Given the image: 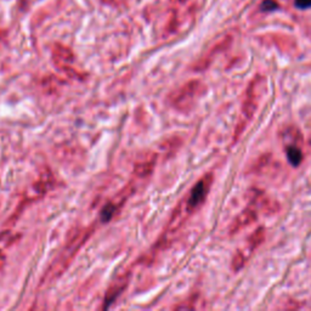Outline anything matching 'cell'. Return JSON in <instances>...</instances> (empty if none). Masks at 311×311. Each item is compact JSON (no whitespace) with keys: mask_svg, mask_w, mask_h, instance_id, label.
I'll return each mask as SVG.
<instances>
[{"mask_svg":"<svg viewBox=\"0 0 311 311\" xmlns=\"http://www.w3.org/2000/svg\"><path fill=\"white\" fill-rule=\"evenodd\" d=\"M280 210L278 203L274 202L264 191L259 189H252L248 192V203L239 214L233 219L229 227V235L233 236L241 232L245 227L254 224L259 219L260 213L274 215Z\"/></svg>","mask_w":311,"mask_h":311,"instance_id":"6da1fadb","label":"cell"},{"mask_svg":"<svg viewBox=\"0 0 311 311\" xmlns=\"http://www.w3.org/2000/svg\"><path fill=\"white\" fill-rule=\"evenodd\" d=\"M266 83L264 77L257 76L250 82L244 91L243 101H242L241 113L238 115V120L236 123L235 132L232 135V144L235 145L238 142L242 135L244 134L250 124L253 120L258 108H259L260 100H262L263 93L265 91Z\"/></svg>","mask_w":311,"mask_h":311,"instance_id":"7a4b0ae2","label":"cell"},{"mask_svg":"<svg viewBox=\"0 0 311 311\" xmlns=\"http://www.w3.org/2000/svg\"><path fill=\"white\" fill-rule=\"evenodd\" d=\"M207 87L197 79L190 81L177 88L169 95V102L174 108L180 112H189L196 106L201 97L206 94Z\"/></svg>","mask_w":311,"mask_h":311,"instance_id":"3957f363","label":"cell"},{"mask_svg":"<svg viewBox=\"0 0 311 311\" xmlns=\"http://www.w3.org/2000/svg\"><path fill=\"white\" fill-rule=\"evenodd\" d=\"M91 235V230H85L82 231V232H79L78 235L75 236L72 238V241H70L68 243L65 245L64 251L61 252V254L56 258V260L54 263H52L51 268L49 269L46 272L45 277L43 278V281L41 282H51L52 280H55V278H57L62 272L65 271V269L67 268L68 264H70L71 260L73 259V257L76 256L77 252L81 250V247L83 244L87 242V239L90 237Z\"/></svg>","mask_w":311,"mask_h":311,"instance_id":"277c9868","label":"cell"},{"mask_svg":"<svg viewBox=\"0 0 311 311\" xmlns=\"http://www.w3.org/2000/svg\"><path fill=\"white\" fill-rule=\"evenodd\" d=\"M265 237V227H257V229L253 231V233L248 236V238L245 239L244 244L236 251L235 256H233L232 260H231V270L233 272H238L241 269H243L245 264L248 263V260L251 259V257L254 254V252L264 243Z\"/></svg>","mask_w":311,"mask_h":311,"instance_id":"5b68a950","label":"cell"},{"mask_svg":"<svg viewBox=\"0 0 311 311\" xmlns=\"http://www.w3.org/2000/svg\"><path fill=\"white\" fill-rule=\"evenodd\" d=\"M213 181H214L213 174L207 173L206 175H203L195 183L194 188L190 190L188 196L183 198L182 203L190 215L195 214V213L203 206L204 202H206L210 189H212Z\"/></svg>","mask_w":311,"mask_h":311,"instance_id":"8992f818","label":"cell"},{"mask_svg":"<svg viewBox=\"0 0 311 311\" xmlns=\"http://www.w3.org/2000/svg\"><path fill=\"white\" fill-rule=\"evenodd\" d=\"M284 152L289 164L293 167H299L304 159L303 152V135L295 127H287L281 133Z\"/></svg>","mask_w":311,"mask_h":311,"instance_id":"52a82bcc","label":"cell"},{"mask_svg":"<svg viewBox=\"0 0 311 311\" xmlns=\"http://www.w3.org/2000/svg\"><path fill=\"white\" fill-rule=\"evenodd\" d=\"M52 57H54V62L56 66L58 67V70H61L62 72L67 73V75H70L71 77L82 79V73L77 72L75 67H73L75 54H73L70 47L56 44L54 49H52Z\"/></svg>","mask_w":311,"mask_h":311,"instance_id":"ba28073f","label":"cell"},{"mask_svg":"<svg viewBox=\"0 0 311 311\" xmlns=\"http://www.w3.org/2000/svg\"><path fill=\"white\" fill-rule=\"evenodd\" d=\"M134 191H135V182L133 181L128 183V186H126V188L123 189V191H120L113 200L109 201V202L103 207V209L101 210V220L103 223H107V221L111 220V219L117 214V212L119 210L120 207L126 203V201L132 196V194Z\"/></svg>","mask_w":311,"mask_h":311,"instance_id":"9c48e42d","label":"cell"},{"mask_svg":"<svg viewBox=\"0 0 311 311\" xmlns=\"http://www.w3.org/2000/svg\"><path fill=\"white\" fill-rule=\"evenodd\" d=\"M127 283H128V277H123L119 280V284H118V286H112L111 288L108 289L107 297H106V305H105L106 307H107L108 305L117 298V295L123 291L124 287L127 286Z\"/></svg>","mask_w":311,"mask_h":311,"instance_id":"30bf717a","label":"cell"},{"mask_svg":"<svg viewBox=\"0 0 311 311\" xmlns=\"http://www.w3.org/2000/svg\"><path fill=\"white\" fill-rule=\"evenodd\" d=\"M278 8V4L275 0H264L262 4V9L265 11H274Z\"/></svg>","mask_w":311,"mask_h":311,"instance_id":"8fae6325","label":"cell"},{"mask_svg":"<svg viewBox=\"0 0 311 311\" xmlns=\"http://www.w3.org/2000/svg\"><path fill=\"white\" fill-rule=\"evenodd\" d=\"M295 7L301 10H306L311 8V0H295Z\"/></svg>","mask_w":311,"mask_h":311,"instance_id":"7c38bea8","label":"cell"}]
</instances>
